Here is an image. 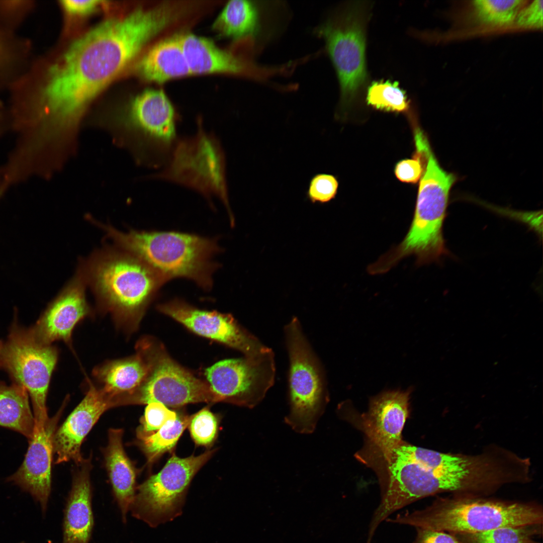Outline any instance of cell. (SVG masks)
I'll use <instances>...</instances> for the list:
<instances>
[{
    "mask_svg": "<svg viewBox=\"0 0 543 543\" xmlns=\"http://www.w3.org/2000/svg\"><path fill=\"white\" fill-rule=\"evenodd\" d=\"M166 5L99 24L74 41L52 68L43 102L53 126H71L88 102L172 20Z\"/></svg>",
    "mask_w": 543,
    "mask_h": 543,
    "instance_id": "1",
    "label": "cell"
},
{
    "mask_svg": "<svg viewBox=\"0 0 543 543\" xmlns=\"http://www.w3.org/2000/svg\"><path fill=\"white\" fill-rule=\"evenodd\" d=\"M78 266L99 307L131 331L165 283L142 260L114 245L96 250Z\"/></svg>",
    "mask_w": 543,
    "mask_h": 543,
    "instance_id": "2",
    "label": "cell"
},
{
    "mask_svg": "<svg viewBox=\"0 0 543 543\" xmlns=\"http://www.w3.org/2000/svg\"><path fill=\"white\" fill-rule=\"evenodd\" d=\"M381 476V500L369 525L372 541L380 523L397 510L419 499L456 492L457 471L448 454L417 447L403 440L372 465Z\"/></svg>",
    "mask_w": 543,
    "mask_h": 543,
    "instance_id": "3",
    "label": "cell"
},
{
    "mask_svg": "<svg viewBox=\"0 0 543 543\" xmlns=\"http://www.w3.org/2000/svg\"><path fill=\"white\" fill-rule=\"evenodd\" d=\"M115 246L142 260L164 281L177 278L193 281L210 290L218 264L213 259L221 250L213 239L174 231L130 229L123 232L94 221Z\"/></svg>",
    "mask_w": 543,
    "mask_h": 543,
    "instance_id": "4",
    "label": "cell"
},
{
    "mask_svg": "<svg viewBox=\"0 0 543 543\" xmlns=\"http://www.w3.org/2000/svg\"><path fill=\"white\" fill-rule=\"evenodd\" d=\"M542 507L519 503L460 496L438 498L430 506L386 521L449 533H474L503 526L542 524Z\"/></svg>",
    "mask_w": 543,
    "mask_h": 543,
    "instance_id": "5",
    "label": "cell"
},
{
    "mask_svg": "<svg viewBox=\"0 0 543 543\" xmlns=\"http://www.w3.org/2000/svg\"><path fill=\"white\" fill-rule=\"evenodd\" d=\"M422 149L427 164L420 182L413 218L402 242L377 261L384 273L409 255H414L420 265L437 259L445 252L442 226L456 177L440 167L428 143Z\"/></svg>",
    "mask_w": 543,
    "mask_h": 543,
    "instance_id": "6",
    "label": "cell"
},
{
    "mask_svg": "<svg viewBox=\"0 0 543 543\" xmlns=\"http://www.w3.org/2000/svg\"><path fill=\"white\" fill-rule=\"evenodd\" d=\"M370 10L366 2L345 4L315 29V34L325 43L337 75L341 110L359 98L367 83L366 32Z\"/></svg>",
    "mask_w": 543,
    "mask_h": 543,
    "instance_id": "7",
    "label": "cell"
},
{
    "mask_svg": "<svg viewBox=\"0 0 543 543\" xmlns=\"http://www.w3.org/2000/svg\"><path fill=\"white\" fill-rule=\"evenodd\" d=\"M284 335L290 364V410L285 422L297 432L310 434L328 402L325 374L297 318L285 326Z\"/></svg>",
    "mask_w": 543,
    "mask_h": 543,
    "instance_id": "8",
    "label": "cell"
},
{
    "mask_svg": "<svg viewBox=\"0 0 543 543\" xmlns=\"http://www.w3.org/2000/svg\"><path fill=\"white\" fill-rule=\"evenodd\" d=\"M138 343L147 356L148 371L139 386L121 400L120 405L159 402L178 407L190 403L219 402L208 382L174 360L161 342L148 337Z\"/></svg>",
    "mask_w": 543,
    "mask_h": 543,
    "instance_id": "9",
    "label": "cell"
},
{
    "mask_svg": "<svg viewBox=\"0 0 543 543\" xmlns=\"http://www.w3.org/2000/svg\"><path fill=\"white\" fill-rule=\"evenodd\" d=\"M58 351L52 345L38 341L30 328L16 320L0 348V369L6 371L13 383L23 387L33 406L35 427L44 425L49 419L46 399Z\"/></svg>",
    "mask_w": 543,
    "mask_h": 543,
    "instance_id": "10",
    "label": "cell"
},
{
    "mask_svg": "<svg viewBox=\"0 0 543 543\" xmlns=\"http://www.w3.org/2000/svg\"><path fill=\"white\" fill-rule=\"evenodd\" d=\"M216 451L185 458L173 454L158 473L136 488L130 509L132 515L151 527L176 517L192 480Z\"/></svg>",
    "mask_w": 543,
    "mask_h": 543,
    "instance_id": "11",
    "label": "cell"
},
{
    "mask_svg": "<svg viewBox=\"0 0 543 543\" xmlns=\"http://www.w3.org/2000/svg\"><path fill=\"white\" fill-rule=\"evenodd\" d=\"M205 375L219 402L252 408L274 383V353L268 347L256 356L221 360L208 368Z\"/></svg>",
    "mask_w": 543,
    "mask_h": 543,
    "instance_id": "12",
    "label": "cell"
},
{
    "mask_svg": "<svg viewBox=\"0 0 543 543\" xmlns=\"http://www.w3.org/2000/svg\"><path fill=\"white\" fill-rule=\"evenodd\" d=\"M168 168L161 176L192 187L205 194L218 196L230 216L225 184L224 160L214 138L200 132L176 146Z\"/></svg>",
    "mask_w": 543,
    "mask_h": 543,
    "instance_id": "13",
    "label": "cell"
},
{
    "mask_svg": "<svg viewBox=\"0 0 543 543\" xmlns=\"http://www.w3.org/2000/svg\"><path fill=\"white\" fill-rule=\"evenodd\" d=\"M410 390L384 392L371 400L359 427L366 436V443L356 455L368 462L390 452L402 441V432L409 414Z\"/></svg>",
    "mask_w": 543,
    "mask_h": 543,
    "instance_id": "14",
    "label": "cell"
},
{
    "mask_svg": "<svg viewBox=\"0 0 543 543\" xmlns=\"http://www.w3.org/2000/svg\"><path fill=\"white\" fill-rule=\"evenodd\" d=\"M157 309L195 333L239 350L244 356H256L268 348L230 314L199 309L179 299L161 304Z\"/></svg>",
    "mask_w": 543,
    "mask_h": 543,
    "instance_id": "15",
    "label": "cell"
},
{
    "mask_svg": "<svg viewBox=\"0 0 543 543\" xmlns=\"http://www.w3.org/2000/svg\"><path fill=\"white\" fill-rule=\"evenodd\" d=\"M126 121L150 144L161 162L167 158L176 141V118L163 90L149 89L137 96L131 103Z\"/></svg>",
    "mask_w": 543,
    "mask_h": 543,
    "instance_id": "16",
    "label": "cell"
},
{
    "mask_svg": "<svg viewBox=\"0 0 543 543\" xmlns=\"http://www.w3.org/2000/svg\"><path fill=\"white\" fill-rule=\"evenodd\" d=\"M65 406L64 403L44 426L34 427L22 465L6 479L29 493L40 504L43 514L46 511L51 492L53 437Z\"/></svg>",
    "mask_w": 543,
    "mask_h": 543,
    "instance_id": "17",
    "label": "cell"
},
{
    "mask_svg": "<svg viewBox=\"0 0 543 543\" xmlns=\"http://www.w3.org/2000/svg\"><path fill=\"white\" fill-rule=\"evenodd\" d=\"M87 285L78 266L75 274L49 304L35 324L30 327L40 342L52 345L56 340L71 343L75 325L90 312L86 299Z\"/></svg>",
    "mask_w": 543,
    "mask_h": 543,
    "instance_id": "18",
    "label": "cell"
},
{
    "mask_svg": "<svg viewBox=\"0 0 543 543\" xmlns=\"http://www.w3.org/2000/svg\"><path fill=\"white\" fill-rule=\"evenodd\" d=\"M114 406L110 398L90 384L82 400L54 433L55 463L73 461L76 465L79 464L84 459L80 450L84 438L102 414Z\"/></svg>",
    "mask_w": 543,
    "mask_h": 543,
    "instance_id": "19",
    "label": "cell"
},
{
    "mask_svg": "<svg viewBox=\"0 0 543 543\" xmlns=\"http://www.w3.org/2000/svg\"><path fill=\"white\" fill-rule=\"evenodd\" d=\"M65 510L62 543H88L93 526L91 457L77 465Z\"/></svg>",
    "mask_w": 543,
    "mask_h": 543,
    "instance_id": "20",
    "label": "cell"
},
{
    "mask_svg": "<svg viewBox=\"0 0 543 543\" xmlns=\"http://www.w3.org/2000/svg\"><path fill=\"white\" fill-rule=\"evenodd\" d=\"M135 354L128 358L105 363L97 367L94 376L101 384L100 389L115 406L141 384L149 369L146 354L137 343Z\"/></svg>",
    "mask_w": 543,
    "mask_h": 543,
    "instance_id": "21",
    "label": "cell"
},
{
    "mask_svg": "<svg viewBox=\"0 0 543 543\" xmlns=\"http://www.w3.org/2000/svg\"><path fill=\"white\" fill-rule=\"evenodd\" d=\"M123 430L111 428L108 443L104 449L105 465L113 492L126 521L128 511L136 493V470L127 456L122 443Z\"/></svg>",
    "mask_w": 543,
    "mask_h": 543,
    "instance_id": "22",
    "label": "cell"
},
{
    "mask_svg": "<svg viewBox=\"0 0 543 543\" xmlns=\"http://www.w3.org/2000/svg\"><path fill=\"white\" fill-rule=\"evenodd\" d=\"M180 39L191 74L238 73L244 69L241 60L210 39L189 33L180 34Z\"/></svg>",
    "mask_w": 543,
    "mask_h": 543,
    "instance_id": "23",
    "label": "cell"
},
{
    "mask_svg": "<svg viewBox=\"0 0 543 543\" xmlns=\"http://www.w3.org/2000/svg\"><path fill=\"white\" fill-rule=\"evenodd\" d=\"M137 70L145 79L159 83L192 74L183 51L180 34L153 46L141 58Z\"/></svg>",
    "mask_w": 543,
    "mask_h": 543,
    "instance_id": "24",
    "label": "cell"
},
{
    "mask_svg": "<svg viewBox=\"0 0 543 543\" xmlns=\"http://www.w3.org/2000/svg\"><path fill=\"white\" fill-rule=\"evenodd\" d=\"M261 7L253 1H230L215 20L212 28L219 36L234 40L256 37L262 27Z\"/></svg>",
    "mask_w": 543,
    "mask_h": 543,
    "instance_id": "25",
    "label": "cell"
},
{
    "mask_svg": "<svg viewBox=\"0 0 543 543\" xmlns=\"http://www.w3.org/2000/svg\"><path fill=\"white\" fill-rule=\"evenodd\" d=\"M35 426L29 395L22 386L0 381V426L17 431L29 440Z\"/></svg>",
    "mask_w": 543,
    "mask_h": 543,
    "instance_id": "26",
    "label": "cell"
},
{
    "mask_svg": "<svg viewBox=\"0 0 543 543\" xmlns=\"http://www.w3.org/2000/svg\"><path fill=\"white\" fill-rule=\"evenodd\" d=\"M191 416L177 414L175 420L168 422L156 432L147 435H137L138 443L145 454L147 463L152 464L175 445Z\"/></svg>",
    "mask_w": 543,
    "mask_h": 543,
    "instance_id": "27",
    "label": "cell"
},
{
    "mask_svg": "<svg viewBox=\"0 0 543 543\" xmlns=\"http://www.w3.org/2000/svg\"><path fill=\"white\" fill-rule=\"evenodd\" d=\"M542 526H503L479 532L450 533L460 543H540L533 537L542 534Z\"/></svg>",
    "mask_w": 543,
    "mask_h": 543,
    "instance_id": "28",
    "label": "cell"
},
{
    "mask_svg": "<svg viewBox=\"0 0 543 543\" xmlns=\"http://www.w3.org/2000/svg\"><path fill=\"white\" fill-rule=\"evenodd\" d=\"M366 101L376 109L387 111L406 112L410 108L406 94L397 81L373 82L367 89Z\"/></svg>",
    "mask_w": 543,
    "mask_h": 543,
    "instance_id": "29",
    "label": "cell"
},
{
    "mask_svg": "<svg viewBox=\"0 0 543 543\" xmlns=\"http://www.w3.org/2000/svg\"><path fill=\"white\" fill-rule=\"evenodd\" d=\"M476 17L483 23L495 26L510 24L524 1L478 0L473 2Z\"/></svg>",
    "mask_w": 543,
    "mask_h": 543,
    "instance_id": "30",
    "label": "cell"
},
{
    "mask_svg": "<svg viewBox=\"0 0 543 543\" xmlns=\"http://www.w3.org/2000/svg\"><path fill=\"white\" fill-rule=\"evenodd\" d=\"M218 423L217 417L208 408L191 416L188 427L194 442L199 445L210 446L217 437Z\"/></svg>",
    "mask_w": 543,
    "mask_h": 543,
    "instance_id": "31",
    "label": "cell"
},
{
    "mask_svg": "<svg viewBox=\"0 0 543 543\" xmlns=\"http://www.w3.org/2000/svg\"><path fill=\"white\" fill-rule=\"evenodd\" d=\"M177 413L169 410L167 406L159 402L147 404L144 414L141 419V425L137 431V435H147L154 433L168 422L175 420Z\"/></svg>",
    "mask_w": 543,
    "mask_h": 543,
    "instance_id": "32",
    "label": "cell"
},
{
    "mask_svg": "<svg viewBox=\"0 0 543 543\" xmlns=\"http://www.w3.org/2000/svg\"><path fill=\"white\" fill-rule=\"evenodd\" d=\"M338 187V180L334 175L318 173L310 181L307 196L312 203H327L335 198Z\"/></svg>",
    "mask_w": 543,
    "mask_h": 543,
    "instance_id": "33",
    "label": "cell"
},
{
    "mask_svg": "<svg viewBox=\"0 0 543 543\" xmlns=\"http://www.w3.org/2000/svg\"><path fill=\"white\" fill-rule=\"evenodd\" d=\"M416 147V152L413 158L401 160L395 166V175L402 182L416 183L422 175L424 154L419 147Z\"/></svg>",
    "mask_w": 543,
    "mask_h": 543,
    "instance_id": "34",
    "label": "cell"
},
{
    "mask_svg": "<svg viewBox=\"0 0 543 543\" xmlns=\"http://www.w3.org/2000/svg\"><path fill=\"white\" fill-rule=\"evenodd\" d=\"M542 5V0H536L526 8L521 9L515 20L517 24L523 28H541Z\"/></svg>",
    "mask_w": 543,
    "mask_h": 543,
    "instance_id": "35",
    "label": "cell"
},
{
    "mask_svg": "<svg viewBox=\"0 0 543 543\" xmlns=\"http://www.w3.org/2000/svg\"><path fill=\"white\" fill-rule=\"evenodd\" d=\"M416 528L417 534L412 543H460L450 533L422 528Z\"/></svg>",
    "mask_w": 543,
    "mask_h": 543,
    "instance_id": "36",
    "label": "cell"
},
{
    "mask_svg": "<svg viewBox=\"0 0 543 543\" xmlns=\"http://www.w3.org/2000/svg\"><path fill=\"white\" fill-rule=\"evenodd\" d=\"M63 8L72 14H84L93 11L101 3L100 1H61Z\"/></svg>",
    "mask_w": 543,
    "mask_h": 543,
    "instance_id": "37",
    "label": "cell"
},
{
    "mask_svg": "<svg viewBox=\"0 0 543 543\" xmlns=\"http://www.w3.org/2000/svg\"><path fill=\"white\" fill-rule=\"evenodd\" d=\"M1 341H0V347H1Z\"/></svg>",
    "mask_w": 543,
    "mask_h": 543,
    "instance_id": "38",
    "label": "cell"
},
{
    "mask_svg": "<svg viewBox=\"0 0 543 543\" xmlns=\"http://www.w3.org/2000/svg\"><path fill=\"white\" fill-rule=\"evenodd\" d=\"M20 543H26V542H21Z\"/></svg>",
    "mask_w": 543,
    "mask_h": 543,
    "instance_id": "39",
    "label": "cell"
}]
</instances>
